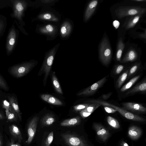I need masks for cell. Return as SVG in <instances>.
I'll return each instance as SVG.
<instances>
[{
    "mask_svg": "<svg viewBox=\"0 0 146 146\" xmlns=\"http://www.w3.org/2000/svg\"><path fill=\"white\" fill-rule=\"evenodd\" d=\"M7 24L6 17L2 15L0 16V38L5 31Z\"/></svg>",
    "mask_w": 146,
    "mask_h": 146,
    "instance_id": "83f0119b",
    "label": "cell"
},
{
    "mask_svg": "<svg viewBox=\"0 0 146 146\" xmlns=\"http://www.w3.org/2000/svg\"><path fill=\"white\" fill-rule=\"evenodd\" d=\"M80 118L78 116L65 119L60 123L62 126H72L77 125L81 122Z\"/></svg>",
    "mask_w": 146,
    "mask_h": 146,
    "instance_id": "44dd1931",
    "label": "cell"
},
{
    "mask_svg": "<svg viewBox=\"0 0 146 146\" xmlns=\"http://www.w3.org/2000/svg\"><path fill=\"white\" fill-rule=\"evenodd\" d=\"M38 18L41 20L55 22L58 21L56 17L53 14L48 13L42 14L38 16Z\"/></svg>",
    "mask_w": 146,
    "mask_h": 146,
    "instance_id": "4316f807",
    "label": "cell"
},
{
    "mask_svg": "<svg viewBox=\"0 0 146 146\" xmlns=\"http://www.w3.org/2000/svg\"><path fill=\"white\" fill-rule=\"evenodd\" d=\"M122 105L123 108L128 111L140 113H144L146 111V108L140 104L127 102L123 103Z\"/></svg>",
    "mask_w": 146,
    "mask_h": 146,
    "instance_id": "8fae6325",
    "label": "cell"
},
{
    "mask_svg": "<svg viewBox=\"0 0 146 146\" xmlns=\"http://www.w3.org/2000/svg\"><path fill=\"white\" fill-rule=\"evenodd\" d=\"M54 0H41L42 3H48L54 2Z\"/></svg>",
    "mask_w": 146,
    "mask_h": 146,
    "instance_id": "f6af8a7d",
    "label": "cell"
},
{
    "mask_svg": "<svg viewBox=\"0 0 146 146\" xmlns=\"http://www.w3.org/2000/svg\"><path fill=\"white\" fill-rule=\"evenodd\" d=\"M121 146H129L128 144L124 141H122L120 143Z\"/></svg>",
    "mask_w": 146,
    "mask_h": 146,
    "instance_id": "bcb514c9",
    "label": "cell"
},
{
    "mask_svg": "<svg viewBox=\"0 0 146 146\" xmlns=\"http://www.w3.org/2000/svg\"><path fill=\"white\" fill-rule=\"evenodd\" d=\"M129 70H126L119 77L117 82V86L118 88H120L126 80L127 76Z\"/></svg>",
    "mask_w": 146,
    "mask_h": 146,
    "instance_id": "1f68e13d",
    "label": "cell"
},
{
    "mask_svg": "<svg viewBox=\"0 0 146 146\" xmlns=\"http://www.w3.org/2000/svg\"><path fill=\"white\" fill-rule=\"evenodd\" d=\"M139 66V63H137L133 66L130 69L129 71H128V76H129L134 73L137 70Z\"/></svg>",
    "mask_w": 146,
    "mask_h": 146,
    "instance_id": "f35d334b",
    "label": "cell"
},
{
    "mask_svg": "<svg viewBox=\"0 0 146 146\" xmlns=\"http://www.w3.org/2000/svg\"><path fill=\"white\" fill-rule=\"evenodd\" d=\"M62 137L68 146H89L80 137L74 135L66 133L62 135Z\"/></svg>",
    "mask_w": 146,
    "mask_h": 146,
    "instance_id": "ba28073f",
    "label": "cell"
},
{
    "mask_svg": "<svg viewBox=\"0 0 146 146\" xmlns=\"http://www.w3.org/2000/svg\"><path fill=\"white\" fill-rule=\"evenodd\" d=\"M7 6L12 7L10 0H0V9Z\"/></svg>",
    "mask_w": 146,
    "mask_h": 146,
    "instance_id": "8d00e7d4",
    "label": "cell"
},
{
    "mask_svg": "<svg viewBox=\"0 0 146 146\" xmlns=\"http://www.w3.org/2000/svg\"><path fill=\"white\" fill-rule=\"evenodd\" d=\"M19 34V30L15 27L14 23L9 29L7 37L5 49L7 55L10 56L13 52L16 45Z\"/></svg>",
    "mask_w": 146,
    "mask_h": 146,
    "instance_id": "5b68a950",
    "label": "cell"
},
{
    "mask_svg": "<svg viewBox=\"0 0 146 146\" xmlns=\"http://www.w3.org/2000/svg\"><path fill=\"white\" fill-rule=\"evenodd\" d=\"M38 119L39 118L38 117H34L29 123L27 129L28 138L25 141L27 144H30L35 137Z\"/></svg>",
    "mask_w": 146,
    "mask_h": 146,
    "instance_id": "30bf717a",
    "label": "cell"
},
{
    "mask_svg": "<svg viewBox=\"0 0 146 146\" xmlns=\"http://www.w3.org/2000/svg\"><path fill=\"white\" fill-rule=\"evenodd\" d=\"M12 4V12L11 17L14 19V21L19 29L21 30L25 25L23 19L27 6V2L25 0H10Z\"/></svg>",
    "mask_w": 146,
    "mask_h": 146,
    "instance_id": "6da1fadb",
    "label": "cell"
},
{
    "mask_svg": "<svg viewBox=\"0 0 146 146\" xmlns=\"http://www.w3.org/2000/svg\"><path fill=\"white\" fill-rule=\"evenodd\" d=\"M7 122L17 121L18 117V115L11 106L9 114L6 117Z\"/></svg>",
    "mask_w": 146,
    "mask_h": 146,
    "instance_id": "f546056e",
    "label": "cell"
},
{
    "mask_svg": "<svg viewBox=\"0 0 146 146\" xmlns=\"http://www.w3.org/2000/svg\"><path fill=\"white\" fill-rule=\"evenodd\" d=\"M3 143V137L0 131V146H2Z\"/></svg>",
    "mask_w": 146,
    "mask_h": 146,
    "instance_id": "7dc6e473",
    "label": "cell"
},
{
    "mask_svg": "<svg viewBox=\"0 0 146 146\" xmlns=\"http://www.w3.org/2000/svg\"><path fill=\"white\" fill-rule=\"evenodd\" d=\"M36 64V62L32 60L16 64L10 68V72L12 75L15 77L20 78L28 73Z\"/></svg>",
    "mask_w": 146,
    "mask_h": 146,
    "instance_id": "277c9868",
    "label": "cell"
},
{
    "mask_svg": "<svg viewBox=\"0 0 146 146\" xmlns=\"http://www.w3.org/2000/svg\"><path fill=\"white\" fill-rule=\"evenodd\" d=\"M137 54L135 50L133 48L130 49L127 51L122 59L121 62L125 63L133 61L137 58Z\"/></svg>",
    "mask_w": 146,
    "mask_h": 146,
    "instance_id": "ac0fdd59",
    "label": "cell"
},
{
    "mask_svg": "<svg viewBox=\"0 0 146 146\" xmlns=\"http://www.w3.org/2000/svg\"><path fill=\"white\" fill-rule=\"evenodd\" d=\"M142 134V130L141 128L134 125L130 127L128 129L127 134L129 137L133 140L138 139Z\"/></svg>",
    "mask_w": 146,
    "mask_h": 146,
    "instance_id": "9a60e30c",
    "label": "cell"
},
{
    "mask_svg": "<svg viewBox=\"0 0 146 146\" xmlns=\"http://www.w3.org/2000/svg\"><path fill=\"white\" fill-rule=\"evenodd\" d=\"M40 97L43 100L52 104L57 106H61L63 104L59 100L50 94H42L40 96Z\"/></svg>",
    "mask_w": 146,
    "mask_h": 146,
    "instance_id": "2e32d148",
    "label": "cell"
},
{
    "mask_svg": "<svg viewBox=\"0 0 146 146\" xmlns=\"http://www.w3.org/2000/svg\"><path fill=\"white\" fill-rule=\"evenodd\" d=\"M52 81L55 90L58 93L62 94H63L60 85L54 72H53L51 75Z\"/></svg>",
    "mask_w": 146,
    "mask_h": 146,
    "instance_id": "d4e9b609",
    "label": "cell"
},
{
    "mask_svg": "<svg viewBox=\"0 0 146 146\" xmlns=\"http://www.w3.org/2000/svg\"><path fill=\"white\" fill-rule=\"evenodd\" d=\"M39 30L42 33L49 35H53L56 32L55 27L50 24L40 27Z\"/></svg>",
    "mask_w": 146,
    "mask_h": 146,
    "instance_id": "603a6c76",
    "label": "cell"
},
{
    "mask_svg": "<svg viewBox=\"0 0 146 146\" xmlns=\"http://www.w3.org/2000/svg\"><path fill=\"white\" fill-rule=\"evenodd\" d=\"M124 68V66L122 65H118L116 68L115 70V72L116 74H119L123 70Z\"/></svg>",
    "mask_w": 146,
    "mask_h": 146,
    "instance_id": "60d3db41",
    "label": "cell"
},
{
    "mask_svg": "<svg viewBox=\"0 0 146 146\" xmlns=\"http://www.w3.org/2000/svg\"><path fill=\"white\" fill-rule=\"evenodd\" d=\"M59 44L56 45L47 52L38 74V76H40L44 74L43 83L44 86L46 85Z\"/></svg>",
    "mask_w": 146,
    "mask_h": 146,
    "instance_id": "7a4b0ae2",
    "label": "cell"
},
{
    "mask_svg": "<svg viewBox=\"0 0 146 146\" xmlns=\"http://www.w3.org/2000/svg\"><path fill=\"white\" fill-rule=\"evenodd\" d=\"M87 102L91 103L92 104H98L104 106H105L112 107L116 110L121 115L128 119L140 122H144L146 120L145 119L142 117L131 113L125 110L123 108L117 107L104 101L98 100H88Z\"/></svg>",
    "mask_w": 146,
    "mask_h": 146,
    "instance_id": "3957f363",
    "label": "cell"
},
{
    "mask_svg": "<svg viewBox=\"0 0 146 146\" xmlns=\"http://www.w3.org/2000/svg\"><path fill=\"white\" fill-rule=\"evenodd\" d=\"M55 121V119L53 115L51 114H46L41 119L40 123L42 126H45L51 125Z\"/></svg>",
    "mask_w": 146,
    "mask_h": 146,
    "instance_id": "cb8c5ba5",
    "label": "cell"
},
{
    "mask_svg": "<svg viewBox=\"0 0 146 146\" xmlns=\"http://www.w3.org/2000/svg\"><path fill=\"white\" fill-rule=\"evenodd\" d=\"M112 94V92H110L107 94H103L102 95V98L104 100H106L110 97Z\"/></svg>",
    "mask_w": 146,
    "mask_h": 146,
    "instance_id": "b9f144b4",
    "label": "cell"
},
{
    "mask_svg": "<svg viewBox=\"0 0 146 146\" xmlns=\"http://www.w3.org/2000/svg\"><path fill=\"white\" fill-rule=\"evenodd\" d=\"M104 108L105 111L108 113H113L117 111L115 109L108 106H104Z\"/></svg>",
    "mask_w": 146,
    "mask_h": 146,
    "instance_id": "ab89813d",
    "label": "cell"
},
{
    "mask_svg": "<svg viewBox=\"0 0 146 146\" xmlns=\"http://www.w3.org/2000/svg\"><path fill=\"white\" fill-rule=\"evenodd\" d=\"M145 11V8L139 6H131L120 7L115 10V12L117 17L121 19L127 16L144 14Z\"/></svg>",
    "mask_w": 146,
    "mask_h": 146,
    "instance_id": "52a82bcc",
    "label": "cell"
},
{
    "mask_svg": "<svg viewBox=\"0 0 146 146\" xmlns=\"http://www.w3.org/2000/svg\"><path fill=\"white\" fill-rule=\"evenodd\" d=\"M90 104H78L74 106L73 109L76 111H81L85 109Z\"/></svg>",
    "mask_w": 146,
    "mask_h": 146,
    "instance_id": "836d02e7",
    "label": "cell"
},
{
    "mask_svg": "<svg viewBox=\"0 0 146 146\" xmlns=\"http://www.w3.org/2000/svg\"><path fill=\"white\" fill-rule=\"evenodd\" d=\"M72 26L68 21L64 22L62 24L60 29V34L61 36L65 38L68 36L71 32Z\"/></svg>",
    "mask_w": 146,
    "mask_h": 146,
    "instance_id": "e0dca14e",
    "label": "cell"
},
{
    "mask_svg": "<svg viewBox=\"0 0 146 146\" xmlns=\"http://www.w3.org/2000/svg\"><path fill=\"white\" fill-rule=\"evenodd\" d=\"M107 121L109 125L113 128L117 129L120 127L119 123L114 118L110 116H108L107 118Z\"/></svg>",
    "mask_w": 146,
    "mask_h": 146,
    "instance_id": "4dcf8cb0",
    "label": "cell"
},
{
    "mask_svg": "<svg viewBox=\"0 0 146 146\" xmlns=\"http://www.w3.org/2000/svg\"><path fill=\"white\" fill-rule=\"evenodd\" d=\"M2 106L3 108L5 110L6 116L8 115L10 110L11 105L9 102L6 100H4L3 101Z\"/></svg>",
    "mask_w": 146,
    "mask_h": 146,
    "instance_id": "e575fe53",
    "label": "cell"
},
{
    "mask_svg": "<svg viewBox=\"0 0 146 146\" xmlns=\"http://www.w3.org/2000/svg\"><path fill=\"white\" fill-rule=\"evenodd\" d=\"M140 77V76L138 75L133 77L121 88L120 91L121 92H124L130 88L139 79Z\"/></svg>",
    "mask_w": 146,
    "mask_h": 146,
    "instance_id": "f1b7e54d",
    "label": "cell"
},
{
    "mask_svg": "<svg viewBox=\"0 0 146 146\" xmlns=\"http://www.w3.org/2000/svg\"><path fill=\"white\" fill-rule=\"evenodd\" d=\"M124 48V44L122 40L120 38L119 40L117 45L116 58L117 60L120 61L122 53Z\"/></svg>",
    "mask_w": 146,
    "mask_h": 146,
    "instance_id": "484cf974",
    "label": "cell"
},
{
    "mask_svg": "<svg viewBox=\"0 0 146 146\" xmlns=\"http://www.w3.org/2000/svg\"><path fill=\"white\" fill-rule=\"evenodd\" d=\"M143 14H140L130 16L126 19L123 25L126 29H128L133 27L138 23Z\"/></svg>",
    "mask_w": 146,
    "mask_h": 146,
    "instance_id": "4fadbf2b",
    "label": "cell"
},
{
    "mask_svg": "<svg viewBox=\"0 0 146 146\" xmlns=\"http://www.w3.org/2000/svg\"><path fill=\"white\" fill-rule=\"evenodd\" d=\"M8 98L11 106L13 110L17 113L18 117L20 120L22 119V114L20 111L17 101L15 98L13 96H8Z\"/></svg>",
    "mask_w": 146,
    "mask_h": 146,
    "instance_id": "ffe728a7",
    "label": "cell"
},
{
    "mask_svg": "<svg viewBox=\"0 0 146 146\" xmlns=\"http://www.w3.org/2000/svg\"><path fill=\"white\" fill-rule=\"evenodd\" d=\"M7 146H21L19 143H15L12 141L9 142Z\"/></svg>",
    "mask_w": 146,
    "mask_h": 146,
    "instance_id": "7bdbcfd3",
    "label": "cell"
},
{
    "mask_svg": "<svg viewBox=\"0 0 146 146\" xmlns=\"http://www.w3.org/2000/svg\"><path fill=\"white\" fill-rule=\"evenodd\" d=\"M98 4V1L94 0L88 3L86 9L84 16L85 21H87L94 14Z\"/></svg>",
    "mask_w": 146,
    "mask_h": 146,
    "instance_id": "5bb4252c",
    "label": "cell"
},
{
    "mask_svg": "<svg viewBox=\"0 0 146 146\" xmlns=\"http://www.w3.org/2000/svg\"><path fill=\"white\" fill-rule=\"evenodd\" d=\"M0 87L5 91H8L9 88L6 82L0 75Z\"/></svg>",
    "mask_w": 146,
    "mask_h": 146,
    "instance_id": "74e56055",
    "label": "cell"
},
{
    "mask_svg": "<svg viewBox=\"0 0 146 146\" xmlns=\"http://www.w3.org/2000/svg\"><path fill=\"white\" fill-rule=\"evenodd\" d=\"M140 37L143 38H146V32L145 33H142L139 35Z\"/></svg>",
    "mask_w": 146,
    "mask_h": 146,
    "instance_id": "c3c4849f",
    "label": "cell"
},
{
    "mask_svg": "<svg viewBox=\"0 0 146 146\" xmlns=\"http://www.w3.org/2000/svg\"><path fill=\"white\" fill-rule=\"evenodd\" d=\"M133 1H138V2H142V1H145V0H133Z\"/></svg>",
    "mask_w": 146,
    "mask_h": 146,
    "instance_id": "f907efd6",
    "label": "cell"
},
{
    "mask_svg": "<svg viewBox=\"0 0 146 146\" xmlns=\"http://www.w3.org/2000/svg\"><path fill=\"white\" fill-rule=\"evenodd\" d=\"M146 90V81L138 84L131 89L127 92L126 95L132 94L138 92H145Z\"/></svg>",
    "mask_w": 146,
    "mask_h": 146,
    "instance_id": "7402d4cb",
    "label": "cell"
},
{
    "mask_svg": "<svg viewBox=\"0 0 146 146\" xmlns=\"http://www.w3.org/2000/svg\"><path fill=\"white\" fill-rule=\"evenodd\" d=\"M100 106V105L98 104H91L82 110L89 114L90 115Z\"/></svg>",
    "mask_w": 146,
    "mask_h": 146,
    "instance_id": "d6a6232c",
    "label": "cell"
},
{
    "mask_svg": "<svg viewBox=\"0 0 146 146\" xmlns=\"http://www.w3.org/2000/svg\"><path fill=\"white\" fill-rule=\"evenodd\" d=\"M9 129L11 135L21 142L23 138L21 131L19 128L16 125L13 124L9 127Z\"/></svg>",
    "mask_w": 146,
    "mask_h": 146,
    "instance_id": "d6986e66",
    "label": "cell"
},
{
    "mask_svg": "<svg viewBox=\"0 0 146 146\" xmlns=\"http://www.w3.org/2000/svg\"><path fill=\"white\" fill-rule=\"evenodd\" d=\"M112 55L111 49L108 40L106 37L102 40L99 46V56L103 64H108L110 62Z\"/></svg>",
    "mask_w": 146,
    "mask_h": 146,
    "instance_id": "8992f818",
    "label": "cell"
},
{
    "mask_svg": "<svg viewBox=\"0 0 146 146\" xmlns=\"http://www.w3.org/2000/svg\"><path fill=\"white\" fill-rule=\"evenodd\" d=\"M93 127L98 137L102 141H105L110 135L108 130L102 125L98 123H94Z\"/></svg>",
    "mask_w": 146,
    "mask_h": 146,
    "instance_id": "7c38bea8",
    "label": "cell"
},
{
    "mask_svg": "<svg viewBox=\"0 0 146 146\" xmlns=\"http://www.w3.org/2000/svg\"><path fill=\"white\" fill-rule=\"evenodd\" d=\"M105 76L92 85L77 94L78 96H88L94 94L104 84L106 80Z\"/></svg>",
    "mask_w": 146,
    "mask_h": 146,
    "instance_id": "9c48e42d",
    "label": "cell"
},
{
    "mask_svg": "<svg viewBox=\"0 0 146 146\" xmlns=\"http://www.w3.org/2000/svg\"><path fill=\"white\" fill-rule=\"evenodd\" d=\"M5 117L3 114L0 111V121L1 120L3 119Z\"/></svg>",
    "mask_w": 146,
    "mask_h": 146,
    "instance_id": "681fc988",
    "label": "cell"
},
{
    "mask_svg": "<svg viewBox=\"0 0 146 146\" xmlns=\"http://www.w3.org/2000/svg\"><path fill=\"white\" fill-rule=\"evenodd\" d=\"M54 134L53 131L51 132L48 134L45 141L46 146H49L52 142L54 138Z\"/></svg>",
    "mask_w": 146,
    "mask_h": 146,
    "instance_id": "d590c367",
    "label": "cell"
},
{
    "mask_svg": "<svg viewBox=\"0 0 146 146\" xmlns=\"http://www.w3.org/2000/svg\"><path fill=\"white\" fill-rule=\"evenodd\" d=\"M2 15H1L0 14V16H1Z\"/></svg>",
    "mask_w": 146,
    "mask_h": 146,
    "instance_id": "816d5d0a",
    "label": "cell"
},
{
    "mask_svg": "<svg viewBox=\"0 0 146 146\" xmlns=\"http://www.w3.org/2000/svg\"><path fill=\"white\" fill-rule=\"evenodd\" d=\"M113 24L114 27L116 29H117L119 27V23L118 21L115 20L113 21Z\"/></svg>",
    "mask_w": 146,
    "mask_h": 146,
    "instance_id": "ee69618b",
    "label": "cell"
}]
</instances>
